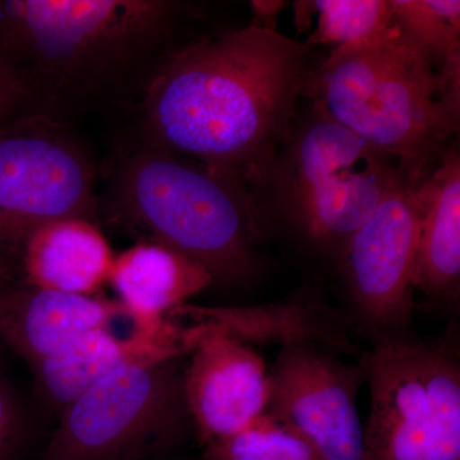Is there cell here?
Returning <instances> with one entry per match:
<instances>
[{"label":"cell","instance_id":"cell-1","mask_svg":"<svg viewBox=\"0 0 460 460\" xmlns=\"http://www.w3.org/2000/svg\"><path fill=\"white\" fill-rule=\"evenodd\" d=\"M310 63L305 42L253 25L187 42L136 108L138 142L230 172L255 190L292 138Z\"/></svg>","mask_w":460,"mask_h":460},{"label":"cell","instance_id":"cell-2","mask_svg":"<svg viewBox=\"0 0 460 460\" xmlns=\"http://www.w3.org/2000/svg\"><path fill=\"white\" fill-rule=\"evenodd\" d=\"M187 7L168 0H4L0 54L20 75L22 114L69 124L137 108L174 51Z\"/></svg>","mask_w":460,"mask_h":460},{"label":"cell","instance_id":"cell-3","mask_svg":"<svg viewBox=\"0 0 460 460\" xmlns=\"http://www.w3.org/2000/svg\"><path fill=\"white\" fill-rule=\"evenodd\" d=\"M305 90L416 183L458 132L460 65L438 68L393 20L374 38L334 48Z\"/></svg>","mask_w":460,"mask_h":460},{"label":"cell","instance_id":"cell-4","mask_svg":"<svg viewBox=\"0 0 460 460\" xmlns=\"http://www.w3.org/2000/svg\"><path fill=\"white\" fill-rule=\"evenodd\" d=\"M111 196L120 226L198 262L213 281L244 283L261 270L265 211L230 172L138 142L115 169Z\"/></svg>","mask_w":460,"mask_h":460},{"label":"cell","instance_id":"cell-5","mask_svg":"<svg viewBox=\"0 0 460 460\" xmlns=\"http://www.w3.org/2000/svg\"><path fill=\"white\" fill-rule=\"evenodd\" d=\"M313 108L266 180L277 177L284 208L302 235L339 259L380 202L411 178L394 157L334 122L316 102Z\"/></svg>","mask_w":460,"mask_h":460},{"label":"cell","instance_id":"cell-6","mask_svg":"<svg viewBox=\"0 0 460 460\" xmlns=\"http://www.w3.org/2000/svg\"><path fill=\"white\" fill-rule=\"evenodd\" d=\"M370 387L363 460H460V366L410 337L374 341L359 358Z\"/></svg>","mask_w":460,"mask_h":460},{"label":"cell","instance_id":"cell-7","mask_svg":"<svg viewBox=\"0 0 460 460\" xmlns=\"http://www.w3.org/2000/svg\"><path fill=\"white\" fill-rule=\"evenodd\" d=\"M180 358L124 367L63 411L44 460H140L180 443L192 425Z\"/></svg>","mask_w":460,"mask_h":460},{"label":"cell","instance_id":"cell-8","mask_svg":"<svg viewBox=\"0 0 460 460\" xmlns=\"http://www.w3.org/2000/svg\"><path fill=\"white\" fill-rule=\"evenodd\" d=\"M96 215L95 164L69 124L18 115L0 128L2 265L45 224Z\"/></svg>","mask_w":460,"mask_h":460},{"label":"cell","instance_id":"cell-9","mask_svg":"<svg viewBox=\"0 0 460 460\" xmlns=\"http://www.w3.org/2000/svg\"><path fill=\"white\" fill-rule=\"evenodd\" d=\"M420 217V183L405 180L380 202L339 257L354 316L372 343L411 335Z\"/></svg>","mask_w":460,"mask_h":460},{"label":"cell","instance_id":"cell-10","mask_svg":"<svg viewBox=\"0 0 460 460\" xmlns=\"http://www.w3.org/2000/svg\"><path fill=\"white\" fill-rule=\"evenodd\" d=\"M310 341L281 345L271 370L266 413L307 438L323 460H363V422L357 408L366 383L359 362Z\"/></svg>","mask_w":460,"mask_h":460},{"label":"cell","instance_id":"cell-11","mask_svg":"<svg viewBox=\"0 0 460 460\" xmlns=\"http://www.w3.org/2000/svg\"><path fill=\"white\" fill-rule=\"evenodd\" d=\"M128 314L127 310L107 328L93 330L31 366L45 402L63 411L115 372L140 363L180 358L198 341L196 326L183 328L168 317L156 323L133 317L119 325Z\"/></svg>","mask_w":460,"mask_h":460},{"label":"cell","instance_id":"cell-12","mask_svg":"<svg viewBox=\"0 0 460 460\" xmlns=\"http://www.w3.org/2000/svg\"><path fill=\"white\" fill-rule=\"evenodd\" d=\"M184 367L183 390L202 447L247 428L265 413L270 378L262 357L243 341L210 325Z\"/></svg>","mask_w":460,"mask_h":460},{"label":"cell","instance_id":"cell-13","mask_svg":"<svg viewBox=\"0 0 460 460\" xmlns=\"http://www.w3.org/2000/svg\"><path fill=\"white\" fill-rule=\"evenodd\" d=\"M126 311L119 302L95 296L7 287L0 293V339L33 366Z\"/></svg>","mask_w":460,"mask_h":460},{"label":"cell","instance_id":"cell-14","mask_svg":"<svg viewBox=\"0 0 460 460\" xmlns=\"http://www.w3.org/2000/svg\"><path fill=\"white\" fill-rule=\"evenodd\" d=\"M114 257L98 223L72 217L36 229L20 259L27 286L95 296L108 283Z\"/></svg>","mask_w":460,"mask_h":460},{"label":"cell","instance_id":"cell-15","mask_svg":"<svg viewBox=\"0 0 460 460\" xmlns=\"http://www.w3.org/2000/svg\"><path fill=\"white\" fill-rule=\"evenodd\" d=\"M422 217L414 265V288L432 301L452 304L460 287V159L441 156L420 183Z\"/></svg>","mask_w":460,"mask_h":460},{"label":"cell","instance_id":"cell-16","mask_svg":"<svg viewBox=\"0 0 460 460\" xmlns=\"http://www.w3.org/2000/svg\"><path fill=\"white\" fill-rule=\"evenodd\" d=\"M108 283L133 316L156 323L214 281L205 268L177 251L138 241L115 255Z\"/></svg>","mask_w":460,"mask_h":460},{"label":"cell","instance_id":"cell-17","mask_svg":"<svg viewBox=\"0 0 460 460\" xmlns=\"http://www.w3.org/2000/svg\"><path fill=\"white\" fill-rule=\"evenodd\" d=\"M168 317H186L195 323L214 326L243 343L260 339H280L281 345L310 341L353 356L357 361L361 358L362 353L325 305L310 299L269 307H202L186 304L174 308Z\"/></svg>","mask_w":460,"mask_h":460},{"label":"cell","instance_id":"cell-18","mask_svg":"<svg viewBox=\"0 0 460 460\" xmlns=\"http://www.w3.org/2000/svg\"><path fill=\"white\" fill-rule=\"evenodd\" d=\"M393 21L438 68L460 65L458 0H390Z\"/></svg>","mask_w":460,"mask_h":460},{"label":"cell","instance_id":"cell-19","mask_svg":"<svg viewBox=\"0 0 460 460\" xmlns=\"http://www.w3.org/2000/svg\"><path fill=\"white\" fill-rule=\"evenodd\" d=\"M205 460H323L313 444L271 414L237 434L204 445Z\"/></svg>","mask_w":460,"mask_h":460},{"label":"cell","instance_id":"cell-20","mask_svg":"<svg viewBox=\"0 0 460 460\" xmlns=\"http://www.w3.org/2000/svg\"><path fill=\"white\" fill-rule=\"evenodd\" d=\"M317 26L305 44H354L374 38L392 23L387 0H317L313 2Z\"/></svg>","mask_w":460,"mask_h":460},{"label":"cell","instance_id":"cell-21","mask_svg":"<svg viewBox=\"0 0 460 460\" xmlns=\"http://www.w3.org/2000/svg\"><path fill=\"white\" fill-rule=\"evenodd\" d=\"M23 416L16 396L0 376V460H8L20 447Z\"/></svg>","mask_w":460,"mask_h":460},{"label":"cell","instance_id":"cell-22","mask_svg":"<svg viewBox=\"0 0 460 460\" xmlns=\"http://www.w3.org/2000/svg\"><path fill=\"white\" fill-rule=\"evenodd\" d=\"M25 91L14 66L0 54V128L22 114Z\"/></svg>","mask_w":460,"mask_h":460},{"label":"cell","instance_id":"cell-23","mask_svg":"<svg viewBox=\"0 0 460 460\" xmlns=\"http://www.w3.org/2000/svg\"><path fill=\"white\" fill-rule=\"evenodd\" d=\"M288 5L289 3L280 2V0H253L251 2L253 12V21L251 25L277 31L278 20Z\"/></svg>","mask_w":460,"mask_h":460},{"label":"cell","instance_id":"cell-24","mask_svg":"<svg viewBox=\"0 0 460 460\" xmlns=\"http://www.w3.org/2000/svg\"><path fill=\"white\" fill-rule=\"evenodd\" d=\"M9 269L0 263V293L7 288Z\"/></svg>","mask_w":460,"mask_h":460}]
</instances>
